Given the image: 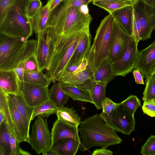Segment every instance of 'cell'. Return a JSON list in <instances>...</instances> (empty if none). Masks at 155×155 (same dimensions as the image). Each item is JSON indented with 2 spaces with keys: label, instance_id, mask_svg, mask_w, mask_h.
Listing matches in <instances>:
<instances>
[{
  "label": "cell",
  "instance_id": "obj_1",
  "mask_svg": "<svg viewBox=\"0 0 155 155\" xmlns=\"http://www.w3.org/2000/svg\"><path fill=\"white\" fill-rule=\"evenodd\" d=\"M58 5L51 12L45 30L51 39L53 58L89 29L92 19L89 14L82 12L80 7L65 8Z\"/></svg>",
  "mask_w": 155,
  "mask_h": 155
},
{
  "label": "cell",
  "instance_id": "obj_2",
  "mask_svg": "<svg viewBox=\"0 0 155 155\" xmlns=\"http://www.w3.org/2000/svg\"><path fill=\"white\" fill-rule=\"evenodd\" d=\"M78 131L81 138L80 149L82 152L95 146L107 149L122 141L116 131L97 114L85 119L80 124Z\"/></svg>",
  "mask_w": 155,
  "mask_h": 155
},
{
  "label": "cell",
  "instance_id": "obj_3",
  "mask_svg": "<svg viewBox=\"0 0 155 155\" xmlns=\"http://www.w3.org/2000/svg\"><path fill=\"white\" fill-rule=\"evenodd\" d=\"M37 40L0 34V70L14 69L20 62L35 54Z\"/></svg>",
  "mask_w": 155,
  "mask_h": 155
},
{
  "label": "cell",
  "instance_id": "obj_4",
  "mask_svg": "<svg viewBox=\"0 0 155 155\" xmlns=\"http://www.w3.org/2000/svg\"><path fill=\"white\" fill-rule=\"evenodd\" d=\"M114 20L109 14L101 20L97 30L93 43L85 57L92 71L109 56Z\"/></svg>",
  "mask_w": 155,
  "mask_h": 155
},
{
  "label": "cell",
  "instance_id": "obj_5",
  "mask_svg": "<svg viewBox=\"0 0 155 155\" xmlns=\"http://www.w3.org/2000/svg\"><path fill=\"white\" fill-rule=\"evenodd\" d=\"M33 30L31 19L17 9L8 12L0 22V34L9 37L28 40Z\"/></svg>",
  "mask_w": 155,
  "mask_h": 155
},
{
  "label": "cell",
  "instance_id": "obj_6",
  "mask_svg": "<svg viewBox=\"0 0 155 155\" xmlns=\"http://www.w3.org/2000/svg\"><path fill=\"white\" fill-rule=\"evenodd\" d=\"M100 115L105 122L116 131L130 135L135 130L136 125L134 114H132L120 104L117 106L109 116L102 113Z\"/></svg>",
  "mask_w": 155,
  "mask_h": 155
},
{
  "label": "cell",
  "instance_id": "obj_7",
  "mask_svg": "<svg viewBox=\"0 0 155 155\" xmlns=\"http://www.w3.org/2000/svg\"><path fill=\"white\" fill-rule=\"evenodd\" d=\"M29 143L37 154L45 153L52 145V135L48 125L47 119L38 116L31 126Z\"/></svg>",
  "mask_w": 155,
  "mask_h": 155
},
{
  "label": "cell",
  "instance_id": "obj_8",
  "mask_svg": "<svg viewBox=\"0 0 155 155\" xmlns=\"http://www.w3.org/2000/svg\"><path fill=\"white\" fill-rule=\"evenodd\" d=\"M140 24V37L143 41L150 38L155 29V8L150 6L140 0L133 5Z\"/></svg>",
  "mask_w": 155,
  "mask_h": 155
},
{
  "label": "cell",
  "instance_id": "obj_9",
  "mask_svg": "<svg viewBox=\"0 0 155 155\" xmlns=\"http://www.w3.org/2000/svg\"><path fill=\"white\" fill-rule=\"evenodd\" d=\"M137 46L132 36L124 52L112 64L116 76L125 77L134 69L139 51Z\"/></svg>",
  "mask_w": 155,
  "mask_h": 155
},
{
  "label": "cell",
  "instance_id": "obj_10",
  "mask_svg": "<svg viewBox=\"0 0 155 155\" xmlns=\"http://www.w3.org/2000/svg\"><path fill=\"white\" fill-rule=\"evenodd\" d=\"M131 37L114 19L110 51L108 58L112 64L124 52Z\"/></svg>",
  "mask_w": 155,
  "mask_h": 155
},
{
  "label": "cell",
  "instance_id": "obj_11",
  "mask_svg": "<svg viewBox=\"0 0 155 155\" xmlns=\"http://www.w3.org/2000/svg\"><path fill=\"white\" fill-rule=\"evenodd\" d=\"M20 93L28 104L35 107L49 99L48 87L20 81Z\"/></svg>",
  "mask_w": 155,
  "mask_h": 155
},
{
  "label": "cell",
  "instance_id": "obj_12",
  "mask_svg": "<svg viewBox=\"0 0 155 155\" xmlns=\"http://www.w3.org/2000/svg\"><path fill=\"white\" fill-rule=\"evenodd\" d=\"M155 67V41L139 51L134 69L141 72L143 78L148 79Z\"/></svg>",
  "mask_w": 155,
  "mask_h": 155
},
{
  "label": "cell",
  "instance_id": "obj_13",
  "mask_svg": "<svg viewBox=\"0 0 155 155\" xmlns=\"http://www.w3.org/2000/svg\"><path fill=\"white\" fill-rule=\"evenodd\" d=\"M8 95L16 106L20 114L24 127L26 142L29 143L30 140V124L32 120L34 107H31L28 104L20 93L16 95L9 94Z\"/></svg>",
  "mask_w": 155,
  "mask_h": 155
},
{
  "label": "cell",
  "instance_id": "obj_14",
  "mask_svg": "<svg viewBox=\"0 0 155 155\" xmlns=\"http://www.w3.org/2000/svg\"><path fill=\"white\" fill-rule=\"evenodd\" d=\"M35 55L40 70L47 69L48 66L51 41L48 34L44 32L38 34Z\"/></svg>",
  "mask_w": 155,
  "mask_h": 155
},
{
  "label": "cell",
  "instance_id": "obj_15",
  "mask_svg": "<svg viewBox=\"0 0 155 155\" xmlns=\"http://www.w3.org/2000/svg\"><path fill=\"white\" fill-rule=\"evenodd\" d=\"M51 133L52 144L61 139L68 137L74 138L81 142L78 127L58 119L53 123Z\"/></svg>",
  "mask_w": 155,
  "mask_h": 155
},
{
  "label": "cell",
  "instance_id": "obj_16",
  "mask_svg": "<svg viewBox=\"0 0 155 155\" xmlns=\"http://www.w3.org/2000/svg\"><path fill=\"white\" fill-rule=\"evenodd\" d=\"M59 82L69 84L90 91L95 83L93 77V72L88 66L85 69Z\"/></svg>",
  "mask_w": 155,
  "mask_h": 155
},
{
  "label": "cell",
  "instance_id": "obj_17",
  "mask_svg": "<svg viewBox=\"0 0 155 155\" xmlns=\"http://www.w3.org/2000/svg\"><path fill=\"white\" fill-rule=\"evenodd\" d=\"M0 88L7 95L20 93V81L14 69L0 70Z\"/></svg>",
  "mask_w": 155,
  "mask_h": 155
},
{
  "label": "cell",
  "instance_id": "obj_18",
  "mask_svg": "<svg viewBox=\"0 0 155 155\" xmlns=\"http://www.w3.org/2000/svg\"><path fill=\"white\" fill-rule=\"evenodd\" d=\"M134 8L127 6L118 9L111 14L115 19L130 36L133 34Z\"/></svg>",
  "mask_w": 155,
  "mask_h": 155
},
{
  "label": "cell",
  "instance_id": "obj_19",
  "mask_svg": "<svg viewBox=\"0 0 155 155\" xmlns=\"http://www.w3.org/2000/svg\"><path fill=\"white\" fill-rule=\"evenodd\" d=\"M92 72L95 82L106 86L116 76L108 58L104 60Z\"/></svg>",
  "mask_w": 155,
  "mask_h": 155
},
{
  "label": "cell",
  "instance_id": "obj_20",
  "mask_svg": "<svg viewBox=\"0 0 155 155\" xmlns=\"http://www.w3.org/2000/svg\"><path fill=\"white\" fill-rule=\"evenodd\" d=\"M91 38L88 29L81 37L68 64H80L81 62L91 47Z\"/></svg>",
  "mask_w": 155,
  "mask_h": 155
},
{
  "label": "cell",
  "instance_id": "obj_21",
  "mask_svg": "<svg viewBox=\"0 0 155 155\" xmlns=\"http://www.w3.org/2000/svg\"><path fill=\"white\" fill-rule=\"evenodd\" d=\"M81 142L72 137L61 139L52 144L51 148L58 155H75L80 148Z\"/></svg>",
  "mask_w": 155,
  "mask_h": 155
},
{
  "label": "cell",
  "instance_id": "obj_22",
  "mask_svg": "<svg viewBox=\"0 0 155 155\" xmlns=\"http://www.w3.org/2000/svg\"><path fill=\"white\" fill-rule=\"evenodd\" d=\"M8 107L14 126L15 137L19 143L26 142L25 133L22 121L16 106L7 95Z\"/></svg>",
  "mask_w": 155,
  "mask_h": 155
},
{
  "label": "cell",
  "instance_id": "obj_23",
  "mask_svg": "<svg viewBox=\"0 0 155 155\" xmlns=\"http://www.w3.org/2000/svg\"><path fill=\"white\" fill-rule=\"evenodd\" d=\"M51 12L46 4L42 7L37 15L31 19L33 30L36 35L45 31Z\"/></svg>",
  "mask_w": 155,
  "mask_h": 155
},
{
  "label": "cell",
  "instance_id": "obj_24",
  "mask_svg": "<svg viewBox=\"0 0 155 155\" xmlns=\"http://www.w3.org/2000/svg\"><path fill=\"white\" fill-rule=\"evenodd\" d=\"M63 90L74 101H79L93 103L90 91L64 83H60Z\"/></svg>",
  "mask_w": 155,
  "mask_h": 155
},
{
  "label": "cell",
  "instance_id": "obj_25",
  "mask_svg": "<svg viewBox=\"0 0 155 155\" xmlns=\"http://www.w3.org/2000/svg\"><path fill=\"white\" fill-rule=\"evenodd\" d=\"M55 114L58 119L73 126L78 127L82 122L81 117L73 108L62 106L58 108Z\"/></svg>",
  "mask_w": 155,
  "mask_h": 155
},
{
  "label": "cell",
  "instance_id": "obj_26",
  "mask_svg": "<svg viewBox=\"0 0 155 155\" xmlns=\"http://www.w3.org/2000/svg\"><path fill=\"white\" fill-rule=\"evenodd\" d=\"M29 1L0 0V22L8 12L14 9H18L26 14V8Z\"/></svg>",
  "mask_w": 155,
  "mask_h": 155
},
{
  "label": "cell",
  "instance_id": "obj_27",
  "mask_svg": "<svg viewBox=\"0 0 155 155\" xmlns=\"http://www.w3.org/2000/svg\"><path fill=\"white\" fill-rule=\"evenodd\" d=\"M49 99L58 108L65 104L69 96L63 90L61 84L56 82L49 89Z\"/></svg>",
  "mask_w": 155,
  "mask_h": 155
},
{
  "label": "cell",
  "instance_id": "obj_28",
  "mask_svg": "<svg viewBox=\"0 0 155 155\" xmlns=\"http://www.w3.org/2000/svg\"><path fill=\"white\" fill-rule=\"evenodd\" d=\"M23 81L48 87L52 81L49 77L41 71L38 72H25Z\"/></svg>",
  "mask_w": 155,
  "mask_h": 155
},
{
  "label": "cell",
  "instance_id": "obj_29",
  "mask_svg": "<svg viewBox=\"0 0 155 155\" xmlns=\"http://www.w3.org/2000/svg\"><path fill=\"white\" fill-rule=\"evenodd\" d=\"M58 108L49 99L38 106L34 108L32 120L38 116L47 118L55 114Z\"/></svg>",
  "mask_w": 155,
  "mask_h": 155
},
{
  "label": "cell",
  "instance_id": "obj_30",
  "mask_svg": "<svg viewBox=\"0 0 155 155\" xmlns=\"http://www.w3.org/2000/svg\"><path fill=\"white\" fill-rule=\"evenodd\" d=\"M0 111L4 115L10 131L15 137V131L8 107L7 95L0 90Z\"/></svg>",
  "mask_w": 155,
  "mask_h": 155
},
{
  "label": "cell",
  "instance_id": "obj_31",
  "mask_svg": "<svg viewBox=\"0 0 155 155\" xmlns=\"http://www.w3.org/2000/svg\"><path fill=\"white\" fill-rule=\"evenodd\" d=\"M92 3L107 11L111 14L115 11L129 5H133L135 3L132 0L125 1H112L107 2L98 1Z\"/></svg>",
  "mask_w": 155,
  "mask_h": 155
},
{
  "label": "cell",
  "instance_id": "obj_32",
  "mask_svg": "<svg viewBox=\"0 0 155 155\" xmlns=\"http://www.w3.org/2000/svg\"><path fill=\"white\" fill-rule=\"evenodd\" d=\"M106 86L103 84L95 83L90 91L93 104L98 110L101 109L102 103L106 98Z\"/></svg>",
  "mask_w": 155,
  "mask_h": 155
},
{
  "label": "cell",
  "instance_id": "obj_33",
  "mask_svg": "<svg viewBox=\"0 0 155 155\" xmlns=\"http://www.w3.org/2000/svg\"><path fill=\"white\" fill-rule=\"evenodd\" d=\"M0 147L6 155H10V130L5 120L0 124Z\"/></svg>",
  "mask_w": 155,
  "mask_h": 155
},
{
  "label": "cell",
  "instance_id": "obj_34",
  "mask_svg": "<svg viewBox=\"0 0 155 155\" xmlns=\"http://www.w3.org/2000/svg\"><path fill=\"white\" fill-rule=\"evenodd\" d=\"M146 85L142 99L144 102L155 100V73L146 80Z\"/></svg>",
  "mask_w": 155,
  "mask_h": 155
},
{
  "label": "cell",
  "instance_id": "obj_35",
  "mask_svg": "<svg viewBox=\"0 0 155 155\" xmlns=\"http://www.w3.org/2000/svg\"><path fill=\"white\" fill-rule=\"evenodd\" d=\"M120 103L124 108L133 114L141 105L139 99L136 96L133 95H130Z\"/></svg>",
  "mask_w": 155,
  "mask_h": 155
},
{
  "label": "cell",
  "instance_id": "obj_36",
  "mask_svg": "<svg viewBox=\"0 0 155 155\" xmlns=\"http://www.w3.org/2000/svg\"><path fill=\"white\" fill-rule=\"evenodd\" d=\"M40 0H29L26 8V14L30 19L34 18L42 8Z\"/></svg>",
  "mask_w": 155,
  "mask_h": 155
},
{
  "label": "cell",
  "instance_id": "obj_37",
  "mask_svg": "<svg viewBox=\"0 0 155 155\" xmlns=\"http://www.w3.org/2000/svg\"><path fill=\"white\" fill-rule=\"evenodd\" d=\"M143 155H155V135H151L141 147Z\"/></svg>",
  "mask_w": 155,
  "mask_h": 155
},
{
  "label": "cell",
  "instance_id": "obj_38",
  "mask_svg": "<svg viewBox=\"0 0 155 155\" xmlns=\"http://www.w3.org/2000/svg\"><path fill=\"white\" fill-rule=\"evenodd\" d=\"M19 143L15 137L10 131V145L11 152L10 155H30L29 152L23 150L19 146Z\"/></svg>",
  "mask_w": 155,
  "mask_h": 155
},
{
  "label": "cell",
  "instance_id": "obj_39",
  "mask_svg": "<svg viewBox=\"0 0 155 155\" xmlns=\"http://www.w3.org/2000/svg\"><path fill=\"white\" fill-rule=\"evenodd\" d=\"M25 72H38L41 71L35 54L33 55L25 61Z\"/></svg>",
  "mask_w": 155,
  "mask_h": 155
},
{
  "label": "cell",
  "instance_id": "obj_40",
  "mask_svg": "<svg viewBox=\"0 0 155 155\" xmlns=\"http://www.w3.org/2000/svg\"><path fill=\"white\" fill-rule=\"evenodd\" d=\"M141 27L137 13L134 9V21L132 37L136 44L138 45L139 42L141 40L140 37Z\"/></svg>",
  "mask_w": 155,
  "mask_h": 155
},
{
  "label": "cell",
  "instance_id": "obj_41",
  "mask_svg": "<svg viewBox=\"0 0 155 155\" xmlns=\"http://www.w3.org/2000/svg\"><path fill=\"white\" fill-rule=\"evenodd\" d=\"M118 103H115L110 99L106 97L102 101L101 105V113L105 115L109 116L115 108Z\"/></svg>",
  "mask_w": 155,
  "mask_h": 155
},
{
  "label": "cell",
  "instance_id": "obj_42",
  "mask_svg": "<svg viewBox=\"0 0 155 155\" xmlns=\"http://www.w3.org/2000/svg\"><path fill=\"white\" fill-rule=\"evenodd\" d=\"M142 108L143 114L151 117H155V100L144 102Z\"/></svg>",
  "mask_w": 155,
  "mask_h": 155
},
{
  "label": "cell",
  "instance_id": "obj_43",
  "mask_svg": "<svg viewBox=\"0 0 155 155\" xmlns=\"http://www.w3.org/2000/svg\"><path fill=\"white\" fill-rule=\"evenodd\" d=\"M25 61L19 63L14 69L20 82H23L24 81V66Z\"/></svg>",
  "mask_w": 155,
  "mask_h": 155
},
{
  "label": "cell",
  "instance_id": "obj_44",
  "mask_svg": "<svg viewBox=\"0 0 155 155\" xmlns=\"http://www.w3.org/2000/svg\"><path fill=\"white\" fill-rule=\"evenodd\" d=\"M132 73L137 84H144L143 78L139 70L134 69L133 70Z\"/></svg>",
  "mask_w": 155,
  "mask_h": 155
},
{
  "label": "cell",
  "instance_id": "obj_45",
  "mask_svg": "<svg viewBox=\"0 0 155 155\" xmlns=\"http://www.w3.org/2000/svg\"><path fill=\"white\" fill-rule=\"evenodd\" d=\"M113 152L109 149L102 148L95 150L92 153V155H112Z\"/></svg>",
  "mask_w": 155,
  "mask_h": 155
},
{
  "label": "cell",
  "instance_id": "obj_46",
  "mask_svg": "<svg viewBox=\"0 0 155 155\" xmlns=\"http://www.w3.org/2000/svg\"><path fill=\"white\" fill-rule=\"evenodd\" d=\"M62 0H49L47 4L51 12L53 11L62 2Z\"/></svg>",
  "mask_w": 155,
  "mask_h": 155
},
{
  "label": "cell",
  "instance_id": "obj_47",
  "mask_svg": "<svg viewBox=\"0 0 155 155\" xmlns=\"http://www.w3.org/2000/svg\"><path fill=\"white\" fill-rule=\"evenodd\" d=\"M147 5L155 8V0H140Z\"/></svg>",
  "mask_w": 155,
  "mask_h": 155
},
{
  "label": "cell",
  "instance_id": "obj_48",
  "mask_svg": "<svg viewBox=\"0 0 155 155\" xmlns=\"http://www.w3.org/2000/svg\"><path fill=\"white\" fill-rule=\"evenodd\" d=\"M44 155H58V154L54 150L50 148L45 153Z\"/></svg>",
  "mask_w": 155,
  "mask_h": 155
},
{
  "label": "cell",
  "instance_id": "obj_49",
  "mask_svg": "<svg viewBox=\"0 0 155 155\" xmlns=\"http://www.w3.org/2000/svg\"><path fill=\"white\" fill-rule=\"evenodd\" d=\"M5 118L2 113L0 111V124H1L4 120Z\"/></svg>",
  "mask_w": 155,
  "mask_h": 155
},
{
  "label": "cell",
  "instance_id": "obj_50",
  "mask_svg": "<svg viewBox=\"0 0 155 155\" xmlns=\"http://www.w3.org/2000/svg\"><path fill=\"white\" fill-rule=\"evenodd\" d=\"M127 0H102L99 1H101L102 2H110V1H127Z\"/></svg>",
  "mask_w": 155,
  "mask_h": 155
},
{
  "label": "cell",
  "instance_id": "obj_51",
  "mask_svg": "<svg viewBox=\"0 0 155 155\" xmlns=\"http://www.w3.org/2000/svg\"><path fill=\"white\" fill-rule=\"evenodd\" d=\"M0 155H6L4 150L1 147H0Z\"/></svg>",
  "mask_w": 155,
  "mask_h": 155
},
{
  "label": "cell",
  "instance_id": "obj_52",
  "mask_svg": "<svg viewBox=\"0 0 155 155\" xmlns=\"http://www.w3.org/2000/svg\"><path fill=\"white\" fill-rule=\"evenodd\" d=\"M154 73H155V67L154 68V69H153V71H152V74H154Z\"/></svg>",
  "mask_w": 155,
  "mask_h": 155
},
{
  "label": "cell",
  "instance_id": "obj_53",
  "mask_svg": "<svg viewBox=\"0 0 155 155\" xmlns=\"http://www.w3.org/2000/svg\"><path fill=\"white\" fill-rule=\"evenodd\" d=\"M94 0H89L88 2V3H89L90 2H92L94 1Z\"/></svg>",
  "mask_w": 155,
  "mask_h": 155
},
{
  "label": "cell",
  "instance_id": "obj_54",
  "mask_svg": "<svg viewBox=\"0 0 155 155\" xmlns=\"http://www.w3.org/2000/svg\"><path fill=\"white\" fill-rule=\"evenodd\" d=\"M101 0H94V1L93 2H98V1H101Z\"/></svg>",
  "mask_w": 155,
  "mask_h": 155
},
{
  "label": "cell",
  "instance_id": "obj_55",
  "mask_svg": "<svg viewBox=\"0 0 155 155\" xmlns=\"http://www.w3.org/2000/svg\"><path fill=\"white\" fill-rule=\"evenodd\" d=\"M132 0L133 1H134L135 3L136 2L138 1V0Z\"/></svg>",
  "mask_w": 155,
  "mask_h": 155
},
{
  "label": "cell",
  "instance_id": "obj_56",
  "mask_svg": "<svg viewBox=\"0 0 155 155\" xmlns=\"http://www.w3.org/2000/svg\"><path fill=\"white\" fill-rule=\"evenodd\" d=\"M66 0H62V2H64Z\"/></svg>",
  "mask_w": 155,
  "mask_h": 155
}]
</instances>
